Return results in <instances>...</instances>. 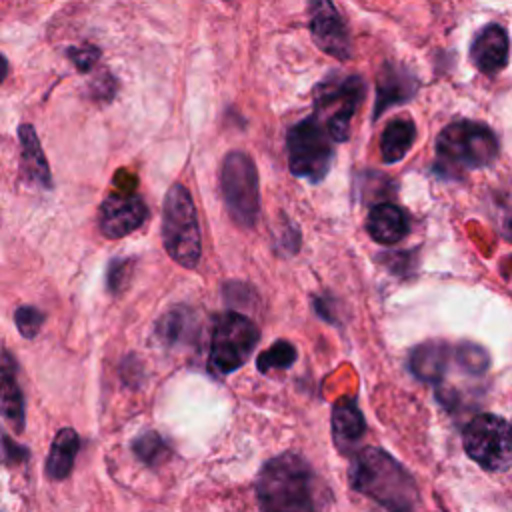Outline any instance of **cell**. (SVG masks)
<instances>
[{
  "label": "cell",
  "mask_w": 512,
  "mask_h": 512,
  "mask_svg": "<svg viewBox=\"0 0 512 512\" xmlns=\"http://www.w3.org/2000/svg\"><path fill=\"white\" fill-rule=\"evenodd\" d=\"M28 458L30 450L0 428V464H24Z\"/></svg>",
  "instance_id": "obj_26"
},
{
  "label": "cell",
  "mask_w": 512,
  "mask_h": 512,
  "mask_svg": "<svg viewBox=\"0 0 512 512\" xmlns=\"http://www.w3.org/2000/svg\"><path fill=\"white\" fill-rule=\"evenodd\" d=\"M416 138V126L410 118H394L382 132L380 152L382 160L392 164L406 156Z\"/></svg>",
  "instance_id": "obj_20"
},
{
  "label": "cell",
  "mask_w": 512,
  "mask_h": 512,
  "mask_svg": "<svg viewBox=\"0 0 512 512\" xmlns=\"http://www.w3.org/2000/svg\"><path fill=\"white\" fill-rule=\"evenodd\" d=\"M194 330V314L188 308H172L156 324V336L166 346H176L186 342Z\"/></svg>",
  "instance_id": "obj_21"
},
{
  "label": "cell",
  "mask_w": 512,
  "mask_h": 512,
  "mask_svg": "<svg viewBox=\"0 0 512 512\" xmlns=\"http://www.w3.org/2000/svg\"><path fill=\"white\" fill-rule=\"evenodd\" d=\"M0 414L14 432L26 428V402L18 382V362L8 352H0Z\"/></svg>",
  "instance_id": "obj_12"
},
{
  "label": "cell",
  "mask_w": 512,
  "mask_h": 512,
  "mask_svg": "<svg viewBox=\"0 0 512 512\" xmlns=\"http://www.w3.org/2000/svg\"><path fill=\"white\" fill-rule=\"evenodd\" d=\"M44 318H46L44 312L38 310L36 306H20L14 312L16 328L24 338H34L40 332V328L44 324Z\"/></svg>",
  "instance_id": "obj_25"
},
{
  "label": "cell",
  "mask_w": 512,
  "mask_h": 512,
  "mask_svg": "<svg viewBox=\"0 0 512 512\" xmlns=\"http://www.w3.org/2000/svg\"><path fill=\"white\" fill-rule=\"evenodd\" d=\"M260 340L258 326L240 312H224L216 316L210 336L208 368L226 376L236 372L252 354Z\"/></svg>",
  "instance_id": "obj_5"
},
{
  "label": "cell",
  "mask_w": 512,
  "mask_h": 512,
  "mask_svg": "<svg viewBox=\"0 0 512 512\" xmlns=\"http://www.w3.org/2000/svg\"><path fill=\"white\" fill-rule=\"evenodd\" d=\"M18 136H20V148H22V166L24 172L28 174L30 180L38 182L44 188L52 186V176H50V168H48V160L42 152V146L38 142L36 130L30 124H22L18 128Z\"/></svg>",
  "instance_id": "obj_18"
},
{
  "label": "cell",
  "mask_w": 512,
  "mask_h": 512,
  "mask_svg": "<svg viewBox=\"0 0 512 512\" xmlns=\"http://www.w3.org/2000/svg\"><path fill=\"white\" fill-rule=\"evenodd\" d=\"M134 456L146 464V466H156V464H162L168 456H170V446L168 442L154 430H148V432H142L138 434L132 444H130Z\"/></svg>",
  "instance_id": "obj_22"
},
{
  "label": "cell",
  "mask_w": 512,
  "mask_h": 512,
  "mask_svg": "<svg viewBox=\"0 0 512 512\" xmlns=\"http://www.w3.org/2000/svg\"><path fill=\"white\" fill-rule=\"evenodd\" d=\"M452 358L460 370H464L466 374H472V376L484 374L490 366L488 352L474 342H460L458 346H454Z\"/></svg>",
  "instance_id": "obj_23"
},
{
  "label": "cell",
  "mask_w": 512,
  "mask_h": 512,
  "mask_svg": "<svg viewBox=\"0 0 512 512\" xmlns=\"http://www.w3.org/2000/svg\"><path fill=\"white\" fill-rule=\"evenodd\" d=\"M366 228H368V234L372 236V240H376L378 244L390 246V244L400 242L406 236L408 218H406L404 210L398 208L396 204L382 202L370 210Z\"/></svg>",
  "instance_id": "obj_16"
},
{
  "label": "cell",
  "mask_w": 512,
  "mask_h": 512,
  "mask_svg": "<svg viewBox=\"0 0 512 512\" xmlns=\"http://www.w3.org/2000/svg\"><path fill=\"white\" fill-rule=\"evenodd\" d=\"M164 248L174 262L194 268L200 260V226L190 192L182 184H172L164 198L162 216Z\"/></svg>",
  "instance_id": "obj_4"
},
{
  "label": "cell",
  "mask_w": 512,
  "mask_h": 512,
  "mask_svg": "<svg viewBox=\"0 0 512 512\" xmlns=\"http://www.w3.org/2000/svg\"><path fill=\"white\" fill-rule=\"evenodd\" d=\"M414 90H416V82L406 70H400L396 66L384 68L378 78V100H376L374 116L382 114L384 108H388L390 104L408 100L414 94Z\"/></svg>",
  "instance_id": "obj_19"
},
{
  "label": "cell",
  "mask_w": 512,
  "mask_h": 512,
  "mask_svg": "<svg viewBox=\"0 0 512 512\" xmlns=\"http://www.w3.org/2000/svg\"><path fill=\"white\" fill-rule=\"evenodd\" d=\"M466 454L488 472L512 466V424L496 414H478L462 430Z\"/></svg>",
  "instance_id": "obj_6"
},
{
  "label": "cell",
  "mask_w": 512,
  "mask_h": 512,
  "mask_svg": "<svg viewBox=\"0 0 512 512\" xmlns=\"http://www.w3.org/2000/svg\"><path fill=\"white\" fill-rule=\"evenodd\" d=\"M220 188L236 224L248 228L260 212L258 172L252 158L240 150L228 152L220 168Z\"/></svg>",
  "instance_id": "obj_8"
},
{
  "label": "cell",
  "mask_w": 512,
  "mask_h": 512,
  "mask_svg": "<svg viewBox=\"0 0 512 512\" xmlns=\"http://www.w3.org/2000/svg\"><path fill=\"white\" fill-rule=\"evenodd\" d=\"M294 360H296V348L288 340H276L258 356L256 366L260 372H272V370L290 368Z\"/></svg>",
  "instance_id": "obj_24"
},
{
  "label": "cell",
  "mask_w": 512,
  "mask_h": 512,
  "mask_svg": "<svg viewBox=\"0 0 512 512\" xmlns=\"http://www.w3.org/2000/svg\"><path fill=\"white\" fill-rule=\"evenodd\" d=\"M68 54H70V60L76 64L78 70H90L92 64L98 60V50L90 48V46L70 48Z\"/></svg>",
  "instance_id": "obj_28"
},
{
  "label": "cell",
  "mask_w": 512,
  "mask_h": 512,
  "mask_svg": "<svg viewBox=\"0 0 512 512\" xmlns=\"http://www.w3.org/2000/svg\"><path fill=\"white\" fill-rule=\"evenodd\" d=\"M508 34L498 24H486L476 32L470 48V58L474 66L484 74H496L508 62Z\"/></svg>",
  "instance_id": "obj_13"
},
{
  "label": "cell",
  "mask_w": 512,
  "mask_h": 512,
  "mask_svg": "<svg viewBox=\"0 0 512 512\" xmlns=\"http://www.w3.org/2000/svg\"><path fill=\"white\" fill-rule=\"evenodd\" d=\"M148 216L144 200L130 190L112 192L100 206V230L108 238H122L140 228Z\"/></svg>",
  "instance_id": "obj_10"
},
{
  "label": "cell",
  "mask_w": 512,
  "mask_h": 512,
  "mask_svg": "<svg viewBox=\"0 0 512 512\" xmlns=\"http://www.w3.org/2000/svg\"><path fill=\"white\" fill-rule=\"evenodd\" d=\"M436 152L442 172L484 168L498 156V138L480 122L456 120L438 134Z\"/></svg>",
  "instance_id": "obj_3"
},
{
  "label": "cell",
  "mask_w": 512,
  "mask_h": 512,
  "mask_svg": "<svg viewBox=\"0 0 512 512\" xmlns=\"http://www.w3.org/2000/svg\"><path fill=\"white\" fill-rule=\"evenodd\" d=\"M128 260H114L108 268V290L120 292L128 280Z\"/></svg>",
  "instance_id": "obj_27"
},
{
  "label": "cell",
  "mask_w": 512,
  "mask_h": 512,
  "mask_svg": "<svg viewBox=\"0 0 512 512\" xmlns=\"http://www.w3.org/2000/svg\"><path fill=\"white\" fill-rule=\"evenodd\" d=\"M350 486L388 512H414L418 486L410 472L382 448L358 450L348 468Z\"/></svg>",
  "instance_id": "obj_1"
},
{
  "label": "cell",
  "mask_w": 512,
  "mask_h": 512,
  "mask_svg": "<svg viewBox=\"0 0 512 512\" xmlns=\"http://www.w3.org/2000/svg\"><path fill=\"white\" fill-rule=\"evenodd\" d=\"M310 34L320 50L340 60L350 56V38L332 0H310Z\"/></svg>",
  "instance_id": "obj_11"
},
{
  "label": "cell",
  "mask_w": 512,
  "mask_h": 512,
  "mask_svg": "<svg viewBox=\"0 0 512 512\" xmlns=\"http://www.w3.org/2000/svg\"><path fill=\"white\" fill-rule=\"evenodd\" d=\"M364 84L358 76L326 78L314 92L316 118L328 130L330 138L342 142L348 138L352 116L362 100Z\"/></svg>",
  "instance_id": "obj_9"
},
{
  "label": "cell",
  "mask_w": 512,
  "mask_h": 512,
  "mask_svg": "<svg viewBox=\"0 0 512 512\" xmlns=\"http://www.w3.org/2000/svg\"><path fill=\"white\" fill-rule=\"evenodd\" d=\"M80 450V438L74 428H60L52 440L46 458V476L50 480H64L70 476Z\"/></svg>",
  "instance_id": "obj_17"
},
{
  "label": "cell",
  "mask_w": 512,
  "mask_h": 512,
  "mask_svg": "<svg viewBox=\"0 0 512 512\" xmlns=\"http://www.w3.org/2000/svg\"><path fill=\"white\" fill-rule=\"evenodd\" d=\"M450 358H452V348L446 342L428 340L412 348L408 358V368L418 380L440 386L448 374Z\"/></svg>",
  "instance_id": "obj_14"
},
{
  "label": "cell",
  "mask_w": 512,
  "mask_h": 512,
  "mask_svg": "<svg viewBox=\"0 0 512 512\" xmlns=\"http://www.w3.org/2000/svg\"><path fill=\"white\" fill-rule=\"evenodd\" d=\"M364 432L366 422L358 404L348 396L338 398L332 406V438L338 450L350 454L364 436Z\"/></svg>",
  "instance_id": "obj_15"
},
{
  "label": "cell",
  "mask_w": 512,
  "mask_h": 512,
  "mask_svg": "<svg viewBox=\"0 0 512 512\" xmlns=\"http://www.w3.org/2000/svg\"><path fill=\"white\" fill-rule=\"evenodd\" d=\"M256 498L262 512H316L310 466L292 452L270 458L256 476Z\"/></svg>",
  "instance_id": "obj_2"
},
{
  "label": "cell",
  "mask_w": 512,
  "mask_h": 512,
  "mask_svg": "<svg viewBox=\"0 0 512 512\" xmlns=\"http://www.w3.org/2000/svg\"><path fill=\"white\" fill-rule=\"evenodd\" d=\"M6 72H8V60L0 54V82L6 78Z\"/></svg>",
  "instance_id": "obj_29"
},
{
  "label": "cell",
  "mask_w": 512,
  "mask_h": 512,
  "mask_svg": "<svg viewBox=\"0 0 512 512\" xmlns=\"http://www.w3.org/2000/svg\"><path fill=\"white\" fill-rule=\"evenodd\" d=\"M288 164L294 176L320 182L332 164L334 148L328 130L316 116H308L288 130Z\"/></svg>",
  "instance_id": "obj_7"
}]
</instances>
